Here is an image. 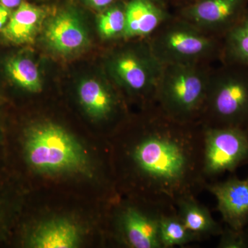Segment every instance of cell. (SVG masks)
<instances>
[{
    "label": "cell",
    "mask_w": 248,
    "mask_h": 248,
    "mask_svg": "<svg viewBox=\"0 0 248 248\" xmlns=\"http://www.w3.org/2000/svg\"><path fill=\"white\" fill-rule=\"evenodd\" d=\"M136 136L125 150L141 200L166 208L196 196L208 184L203 174V128L181 123L156 104L147 107Z\"/></svg>",
    "instance_id": "1"
},
{
    "label": "cell",
    "mask_w": 248,
    "mask_h": 248,
    "mask_svg": "<svg viewBox=\"0 0 248 248\" xmlns=\"http://www.w3.org/2000/svg\"><path fill=\"white\" fill-rule=\"evenodd\" d=\"M211 71L207 63L164 65L155 104L173 120L200 122Z\"/></svg>",
    "instance_id": "2"
},
{
    "label": "cell",
    "mask_w": 248,
    "mask_h": 248,
    "mask_svg": "<svg viewBox=\"0 0 248 248\" xmlns=\"http://www.w3.org/2000/svg\"><path fill=\"white\" fill-rule=\"evenodd\" d=\"M200 122L248 129V67L223 63L212 70Z\"/></svg>",
    "instance_id": "3"
},
{
    "label": "cell",
    "mask_w": 248,
    "mask_h": 248,
    "mask_svg": "<svg viewBox=\"0 0 248 248\" xmlns=\"http://www.w3.org/2000/svg\"><path fill=\"white\" fill-rule=\"evenodd\" d=\"M24 152L29 164L39 172L88 174L91 170L87 153L79 142L55 124H40L29 129Z\"/></svg>",
    "instance_id": "4"
},
{
    "label": "cell",
    "mask_w": 248,
    "mask_h": 248,
    "mask_svg": "<svg viewBox=\"0 0 248 248\" xmlns=\"http://www.w3.org/2000/svg\"><path fill=\"white\" fill-rule=\"evenodd\" d=\"M148 42L163 65L207 63L221 57V42L179 17L169 19Z\"/></svg>",
    "instance_id": "5"
},
{
    "label": "cell",
    "mask_w": 248,
    "mask_h": 248,
    "mask_svg": "<svg viewBox=\"0 0 248 248\" xmlns=\"http://www.w3.org/2000/svg\"><path fill=\"white\" fill-rule=\"evenodd\" d=\"M163 66L149 44L138 50L121 52L110 63L111 73L119 85L141 98L148 107L155 104Z\"/></svg>",
    "instance_id": "6"
},
{
    "label": "cell",
    "mask_w": 248,
    "mask_h": 248,
    "mask_svg": "<svg viewBox=\"0 0 248 248\" xmlns=\"http://www.w3.org/2000/svg\"><path fill=\"white\" fill-rule=\"evenodd\" d=\"M203 174L206 180L248 164V129L203 125Z\"/></svg>",
    "instance_id": "7"
},
{
    "label": "cell",
    "mask_w": 248,
    "mask_h": 248,
    "mask_svg": "<svg viewBox=\"0 0 248 248\" xmlns=\"http://www.w3.org/2000/svg\"><path fill=\"white\" fill-rule=\"evenodd\" d=\"M174 209L144 200L140 205H124L117 215L120 241L129 248H162L159 239L160 221L165 213Z\"/></svg>",
    "instance_id": "8"
},
{
    "label": "cell",
    "mask_w": 248,
    "mask_h": 248,
    "mask_svg": "<svg viewBox=\"0 0 248 248\" xmlns=\"http://www.w3.org/2000/svg\"><path fill=\"white\" fill-rule=\"evenodd\" d=\"M248 0H196L183 6L179 17L210 35H224L244 13Z\"/></svg>",
    "instance_id": "9"
},
{
    "label": "cell",
    "mask_w": 248,
    "mask_h": 248,
    "mask_svg": "<svg viewBox=\"0 0 248 248\" xmlns=\"http://www.w3.org/2000/svg\"><path fill=\"white\" fill-rule=\"evenodd\" d=\"M205 190L216 198L217 210L226 226L234 229L248 226V178L208 183Z\"/></svg>",
    "instance_id": "10"
},
{
    "label": "cell",
    "mask_w": 248,
    "mask_h": 248,
    "mask_svg": "<svg viewBox=\"0 0 248 248\" xmlns=\"http://www.w3.org/2000/svg\"><path fill=\"white\" fill-rule=\"evenodd\" d=\"M49 46L62 54L76 53L85 46L88 35L79 17L71 11H63L50 19L46 28Z\"/></svg>",
    "instance_id": "11"
},
{
    "label": "cell",
    "mask_w": 248,
    "mask_h": 248,
    "mask_svg": "<svg viewBox=\"0 0 248 248\" xmlns=\"http://www.w3.org/2000/svg\"><path fill=\"white\" fill-rule=\"evenodd\" d=\"M125 12V39L150 37L170 17L164 6L152 0H130Z\"/></svg>",
    "instance_id": "12"
},
{
    "label": "cell",
    "mask_w": 248,
    "mask_h": 248,
    "mask_svg": "<svg viewBox=\"0 0 248 248\" xmlns=\"http://www.w3.org/2000/svg\"><path fill=\"white\" fill-rule=\"evenodd\" d=\"M175 208L186 228L201 239L221 234L223 227L214 219L208 208L200 203L195 196L179 199Z\"/></svg>",
    "instance_id": "13"
},
{
    "label": "cell",
    "mask_w": 248,
    "mask_h": 248,
    "mask_svg": "<svg viewBox=\"0 0 248 248\" xmlns=\"http://www.w3.org/2000/svg\"><path fill=\"white\" fill-rule=\"evenodd\" d=\"M45 17V10L22 1L11 14L2 29L3 35L6 40L18 45L32 42Z\"/></svg>",
    "instance_id": "14"
},
{
    "label": "cell",
    "mask_w": 248,
    "mask_h": 248,
    "mask_svg": "<svg viewBox=\"0 0 248 248\" xmlns=\"http://www.w3.org/2000/svg\"><path fill=\"white\" fill-rule=\"evenodd\" d=\"M78 95L85 110L94 118L107 120L117 112L119 102L112 89L97 79H86L80 84Z\"/></svg>",
    "instance_id": "15"
},
{
    "label": "cell",
    "mask_w": 248,
    "mask_h": 248,
    "mask_svg": "<svg viewBox=\"0 0 248 248\" xmlns=\"http://www.w3.org/2000/svg\"><path fill=\"white\" fill-rule=\"evenodd\" d=\"M78 226L68 220L56 219L39 227L30 239V246L35 248H74L79 245Z\"/></svg>",
    "instance_id": "16"
},
{
    "label": "cell",
    "mask_w": 248,
    "mask_h": 248,
    "mask_svg": "<svg viewBox=\"0 0 248 248\" xmlns=\"http://www.w3.org/2000/svg\"><path fill=\"white\" fill-rule=\"evenodd\" d=\"M223 37L221 58L223 63L248 67V11Z\"/></svg>",
    "instance_id": "17"
},
{
    "label": "cell",
    "mask_w": 248,
    "mask_h": 248,
    "mask_svg": "<svg viewBox=\"0 0 248 248\" xmlns=\"http://www.w3.org/2000/svg\"><path fill=\"white\" fill-rule=\"evenodd\" d=\"M5 71L11 81L21 89L32 93L42 89L40 72L31 58L22 55L12 57L6 61Z\"/></svg>",
    "instance_id": "18"
},
{
    "label": "cell",
    "mask_w": 248,
    "mask_h": 248,
    "mask_svg": "<svg viewBox=\"0 0 248 248\" xmlns=\"http://www.w3.org/2000/svg\"><path fill=\"white\" fill-rule=\"evenodd\" d=\"M159 239L162 248L185 246L202 240L189 231L180 219L176 209L166 212L161 217L159 224Z\"/></svg>",
    "instance_id": "19"
},
{
    "label": "cell",
    "mask_w": 248,
    "mask_h": 248,
    "mask_svg": "<svg viewBox=\"0 0 248 248\" xmlns=\"http://www.w3.org/2000/svg\"><path fill=\"white\" fill-rule=\"evenodd\" d=\"M98 30L104 38L124 37L125 29V7L113 5L104 10L98 17Z\"/></svg>",
    "instance_id": "20"
},
{
    "label": "cell",
    "mask_w": 248,
    "mask_h": 248,
    "mask_svg": "<svg viewBox=\"0 0 248 248\" xmlns=\"http://www.w3.org/2000/svg\"><path fill=\"white\" fill-rule=\"evenodd\" d=\"M219 236L218 248H248V230L246 228L234 229L226 226Z\"/></svg>",
    "instance_id": "21"
},
{
    "label": "cell",
    "mask_w": 248,
    "mask_h": 248,
    "mask_svg": "<svg viewBox=\"0 0 248 248\" xmlns=\"http://www.w3.org/2000/svg\"><path fill=\"white\" fill-rule=\"evenodd\" d=\"M115 0H86L93 7L97 9H106L112 6Z\"/></svg>",
    "instance_id": "22"
},
{
    "label": "cell",
    "mask_w": 248,
    "mask_h": 248,
    "mask_svg": "<svg viewBox=\"0 0 248 248\" xmlns=\"http://www.w3.org/2000/svg\"><path fill=\"white\" fill-rule=\"evenodd\" d=\"M11 14V10L0 4V30H2L7 24Z\"/></svg>",
    "instance_id": "23"
},
{
    "label": "cell",
    "mask_w": 248,
    "mask_h": 248,
    "mask_svg": "<svg viewBox=\"0 0 248 248\" xmlns=\"http://www.w3.org/2000/svg\"><path fill=\"white\" fill-rule=\"evenodd\" d=\"M23 0H0V4L10 10L16 9L22 2Z\"/></svg>",
    "instance_id": "24"
},
{
    "label": "cell",
    "mask_w": 248,
    "mask_h": 248,
    "mask_svg": "<svg viewBox=\"0 0 248 248\" xmlns=\"http://www.w3.org/2000/svg\"><path fill=\"white\" fill-rule=\"evenodd\" d=\"M152 1H155V2L157 3V4L164 6V0H152Z\"/></svg>",
    "instance_id": "25"
},
{
    "label": "cell",
    "mask_w": 248,
    "mask_h": 248,
    "mask_svg": "<svg viewBox=\"0 0 248 248\" xmlns=\"http://www.w3.org/2000/svg\"><path fill=\"white\" fill-rule=\"evenodd\" d=\"M184 5L190 4V3L193 2V1H196V0H184Z\"/></svg>",
    "instance_id": "26"
}]
</instances>
